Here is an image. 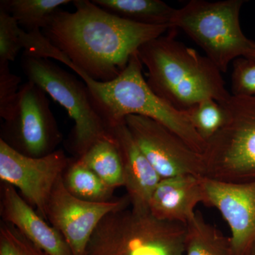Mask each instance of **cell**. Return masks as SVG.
Wrapping results in <instances>:
<instances>
[{
    "mask_svg": "<svg viewBox=\"0 0 255 255\" xmlns=\"http://www.w3.org/2000/svg\"><path fill=\"white\" fill-rule=\"evenodd\" d=\"M196 132L206 142L215 136L227 122V112L213 99L204 100L187 110Z\"/></svg>",
    "mask_w": 255,
    "mask_h": 255,
    "instance_id": "cell-21",
    "label": "cell"
},
{
    "mask_svg": "<svg viewBox=\"0 0 255 255\" xmlns=\"http://www.w3.org/2000/svg\"><path fill=\"white\" fill-rule=\"evenodd\" d=\"M244 2L191 0L176 9L172 28L184 31L221 73H226L235 60L255 55V42L244 34L240 23Z\"/></svg>",
    "mask_w": 255,
    "mask_h": 255,
    "instance_id": "cell-5",
    "label": "cell"
},
{
    "mask_svg": "<svg viewBox=\"0 0 255 255\" xmlns=\"http://www.w3.org/2000/svg\"><path fill=\"white\" fill-rule=\"evenodd\" d=\"M186 228L184 255H234L231 238L206 222L199 211H196Z\"/></svg>",
    "mask_w": 255,
    "mask_h": 255,
    "instance_id": "cell-17",
    "label": "cell"
},
{
    "mask_svg": "<svg viewBox=\"0 0 255 255\" xmlns=\"http://www.w3.org/2000/svg\"><path fill=\"white\" fill-rule=\"evenodd\" d=\"M70 0H1L3 8L26 31L45 29L63 5Z\"/></svg>",
    "mask_w": 255,
    "mask_h": 255,
    "instance_id": "cell-19",
    "label": "cell"
},
{
    "mask_svg": "<svg viewBox=\"0 0 255 255\" xmlns=\"http://www.w3.org/2000/svg\"><path fill=\"white\" fill-rule=\"evenodd\" d=\"M1 140L23 155L44 157L56 150L62 134L46 92L27 81L18 90L14 112L5 122Z\"/></svg>",
    "mask_w": 255,
    "mask_h": 255,
    "instance_id": "cell-8",
    "label": "cell"
},
{
    "mask_svg": "<svg viewBox=\"0 0 255 255\" xmlns=\"http://www.w3.org/2000/svg\"><path fill=\"white\" fill-rule=\"evenodd\" d=\"M231 95L255 96V58L241 57L233 62Z\"/></svg>",
    "mask_w": 255,
    "mask_h": 255,
    "instance_id": "cell-24",
    "label": "cell"
},
{
    "mask_svg": "<svg viewBox=\"0 0 255 255\" xmlns=\"http://www.w3.org/2000/svg\"><path fill=\"white\" fill-rule=\"evenodd\" d=\"M112 132L122 155L124 187L130 206L135 209H149L151 196L162 178L137 145L125 122L112 128Z\"/></svg>",
    "mask_w": 255,
    "mask_h": 255,
    "instance_id": "cell-15",
    "label": "cell"
},
{
    "mask_svg": "<svg viewBox=\"0 0 255 255\" xmlns=\"http://www.w3.org/2000/svg\"><path fill=\"white\" fill-rule=\"evenodd\" d=\"M142 65L137 52L124 71L109 82L92 80L78 68L68 67L85 82L94 108L111 132L128 116H141L162 124L193 150L204 154L207 142L194 129L187 111L177 110L152 91L142 75Z\"/></svg>",
    "mask_w": 255,
    "mask_h": 255,
    "instance_id": "cell-3",
    "label": "cell"
},
{
    "mask_svg": "<svg viewBox=\"0 0 255 255\" xmlns=\"http://www.w3.org/2000/svg\"><path fill=\"white\" fill-rule=\"evenodd\" d=\"M201 179L182 175L161 179L151 196L149 211L157 219L187 224L195 216L196 206L206 204Z\"/></svg>",
    "mask_w": 255,
    "mask_h": 255,
    "instance_id": "cell-14",
    "label": "cell"
},
{
    "mask_svg": "<svg viewBox=\"0 0 255 255\" xmlns=\"http://www.w3.org/2000/svg\"><path fill=\"white\" fill-rule=\"evenodd\" d=\"M63 179L67 190L82 200L107 202L115 190L78 159L72 161L63 174Z\"/></svg>",
    "mask_w": 255,
    "mask_h": 255,
    "instance_id": "cell-20",
    "label": "cell"
},
{
    "mask_svg": "<svg viewBox=\"0 0 255 255\" xmlns=\"http://www.w3.org/2000/svg\"><path fill=\"white\" fill-rule=\"evenodd\" d=\"M243 255H255V241Z\"/></svg>",
    "mask_w": 255,
    "mask_h": 255,
    "instance_id": "cell-26",
    "label": "cell"
},
{
    "mask_svg": "<svg viewBox=\"0 0 255 255\" xmlns=\"http://www.w3.org/2000/svg\"><path fill=\"white\" fill-rule=\"evenodd\" d=\"M186 234V225L130 206L102 220L85 255H184Z\"/></svg>",
    "mask_w": 255,
    "mask_h": 255,
    "instance_id": "cell-4",
    "label": "cell"
},
{
    "mask_svg": "<svg viewBox=\"0 0 255 255\" xmlns=\"http://www.w3.org/2000/svg\"><path fill=\"white\" fill-rule=\"evenodd\" d=\"M132 138L162 179L206 175L204 154L199 153L162 124L141 116L124 119Z\"/></svg>",
    "mask_w": 255,
    "mask_h": 255,
    "instance_id": "cell-9",
    "label": "cell"
},
{
    "mask_svg": "<svg viewBox=\"0 0 255 255\" xmlns=\"http://www.w3.org/2000/svg\"><path fill=\"white\" fill-rule=\"evenodd\" d=\"M78 159L107 185L114 189L124 187L123 162L114 137L96 142Z\"/></svg>",
    "mask_w": 255,
    "mask_h": 255,
    "instance_id": "cell-18",
    "label": "cell"
},
{
    "mask_svg": "<svg viewBox=\"0 0 255 255\" xmlns=\"http://www.w3.org/2000/svg\"><path fill=\"white\" fill-rule=\"evenodd\" d=\"M63 176L50 194L46 219L62 235L73 255H85L89 242L102 220L112 211L128 207L130 201L127 196L107 202L82 200L67 190Z\"/></svg>",
    "mask_w": 255,
    "mask_h": 255,
    "instance_id": "cell-11",
    "label": "cell"
},
{
    "mask_svg": "<svg viewBox=\"0 0 255 255\" xmlns=\"http://www.w3.org/2000/svg\"><path fill=\"white\" fill-rule=\"evenodd\" d=\"M222 105L227 122L207 142L206 177L228 182L255 180V96L231 95Z\"/></svg>",
    "mask_w": 255,
    "mask_h": 255,
    "instance_id": "cell-7",
    "label": "cell"
},
{
    "mask_svg": "<svg viewBox=\"0 0 255 255\" xmlns=\"http://www.w3.org/2000/svg\"><path fill=\"white\" fill-rule=\"evenodd\" d=\"M21 78L11 73L9 64L0 63V117L9 120L14 112Z\"/></svg>",
    "mask_w": 255,
    "mask_h": 255,
    "instance_id": "cell-25",
    "label": "cell"
},
{
    "mask_svg": "<svg viewBox=\"0 0 255 255\" xmlns=\"http://www.w3.org/2000/svg\"><path fill=\"white\" fill-rule=\"evenodd\" d=\"M0 255H48L31 243L14 226L0 223Z\"/></svg>",
    "mask_w": 255,
    "mask_h": 255,
    "instance_id": "cell-23",
    "label": "cell"
},
{
    "mask_svg": "<svg viewBox=\"0 0 255 255\" xmlns=\"http://www.w3.org/2000/svg\"><path fill=\"white\" fill-rule=\"evenodd\" d=\"M253 58H255V55L253 57Z\"/></svg>",
    "mask_w": 255,
    "mask_h": 255,
    "instance_id": "cell-27",
    "label": "cell"
},
{
    "mask_svg": "<svg viewBox=\"0 0 255 255\" xmlns=\"http://www.w3.org/2000/svg\"><path fill=\"white\" fill-rule=\"evenodd\" d=\"M0 195L1 221L14 226L48 255H73L62 235L35 211L16 188L1 182Z\"/></svg>",
    "mask_w": 255,
    "mask_h": 255,
    "instance_id": "cell-13",
    "label": "cell"
},
{
    "mask_svg": "<svg viewBox=\"0 0 255 255\" xmlns=\"http://www.w3.org/2000/svg\"><path fill=\"white\" fill-rule=\"evenodd\" d=\"M176 28L142 45L137 54L156 95L187 111L207 99L225 105L231 97L221 72L206 56L175 38Z\"/></svg>",
    "mask_w": 255,
    "mask_h": 255,
    "instance_id": "cell-2",
    "label": "cell"
},
{
    "mask_svg": "<svg viewBox=\"0 0 255 255\" xmlns=\"http://www.w3.org/2000/svg\"><path fill=\"white\" fill-rule=\"evenodd\" d=\"M21 28L11 14L0 7V63L14 62L22 49L20 42Z\"/></svg>",
    "mask_w": 255,
    "mask_h": 255,
    "instance_id": "cell-22",
    "label": "cell"
},
{
    "mask_svg": "<svg viewBox=\"0 0 255 255\" xmlns=\"http://www.w3.org/2000/svg\"><path fill=\"white\" fill-rule=\"evenodd\" d=\"M21 66L31 81L68 112L74 127L68 147L80 158L96 142L113 138L105 122L94 108L85 82L47 58L23 53Z\"/></svg>",
    "mask_w": 255,
    "mask_h": 255,
    "instance_id": "cell-6",
    "label": "cell"
},
{
    "mask_svg": "<svg viewBox=\"0 0 255 255\" xmlns=\"http://www.w3.org/2000/svg\"><path fill=\"white\" fill-rule=\"evenodd\" d=\"M206 205L219 210L231 231L234 255H243L255 241V180L228 182L204 177Z\"/></svg>",
    "mask_w": 255,
    "mask_h": 255,
    "instance_id": "cell-12",
    "label": "cell"
},
{
    "mask_svg": "<svg viewBox=\"0 0 255 255\" xmlns=\"http://www.w3.org/2000/svg\"><path fill=\"white\" fill-rule=\"evenodd\" d=\"M73 3L75 11L60 9L43 33L60 50L55 60L97 81L117 78L142 45L172 28L128 21L89 0Z\"/></svg>",
    "mask_w": 255,
    "mask_h": 255,
    "instance_id": "cell-1",
    "label": "cell"
},
{
    "mask_svg": "<svg viewBox=\"0 0 255 255\" xmlns=\"http://www.w3.org/2000/svg\"><path fill=\"white\" fill-rule=\"evenodd\" d=\"M102 9L124 19L145 25L172 26L176 9L160 0H92Z\"/></svg>",
    "mask_w": 255,
    "mask_h": 255,
    "instance_id": "cell-16",
    "label": "cell"
},
{
    "mask_svg": "<svg viewBox=\"0 0 255 255\" xmlns=\"http://www.w3.org/2000/svg\"><path fill=\"white\" fill-rule=\"evenodd\" d=\"M72 159L62 150L41 157L23 155L0 139V179L17 189L23 199L46 220L52 191Z\"/></svg>",
    "mask_w": 255,
    "mask_h": 255,
    "instance_id": "cell-10",
    "label": "cell"
}]
</instances>
